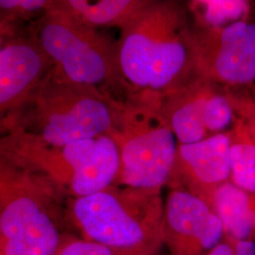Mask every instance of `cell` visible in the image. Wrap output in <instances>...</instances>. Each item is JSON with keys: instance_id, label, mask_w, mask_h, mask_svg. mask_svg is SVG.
Wrapping results in <instances>:
<instances>
[{"instance_id": "2", "label": "cell", "mask_w": 255, "mask_h": 255, "mask_svg": "<svg viewBox=\"0 0 255 255\" xmlns=\"http://www.w3.org/2000/svg\"><path fill=\"white\" fill-rule=\"evenodd\" d=\"M189 32L188 9L174 1H148L121 28L119 68L132 93L164 99L191 80Z\"/></svg>"}, {"instance_id": "5", "label": "cell", "mask_w": 255, "mask_h": 255, "mask_svg": "<svg viewBox=\"0 0 255 255\" xmlns=\"http://www.w3.org/2000/svg\"><path fill=\"white\" fill-rule=\"evenodd\" d=\"M162 98L137 95L124 103L118 129L120 167L117 183L128 188L161 191L172 177L177 148Z\"/></svg>"}, {"instance_id": "17", "label": "cell", "mask_w": 255, "mask_h": 255, "mask_svg": "<svg viewBox=\"0 0 255 255\" xmlns=\"http://www.w3.org/2000/svg\"><path fill=\"white\" fill-rule=\"evenodd\" d=\"M235 116L241 119L255 143V94L244 87H224Z\"/></svg>"}, {"instance_id": "18", "label": "cell", "mask_w": 255, "mask_h": 255, "mask_svg": "<svg viewBox=\"0 0 255 255\" xmlns=\"http://www.w3.org/2000/svg\"><path fill=\"white\" fill-rule=\"evenodd\" d=\"M54 0H0V13L13 19L43 15Z\"/></svg>"}, {"instance_id": "8", "label": "cell", "mask_w": 255, "mask_h": 255, "mask_svg": "<svg viewBox=\"0 0 255 255\" xmlns=\"http://www.w3.org/2000/svg\"><path fill=\"white\" fill-rule=\"evenodd\" d=\"M164 115L180 144H191L222 132L235 114L224 88L194 76L163 100Z\"/></svg>"}, {"instance_id": "13", "label": "cell", "mask_w": 255, "mask_h": 255, "mask_svg": "<svg viewBox=\"0 0 255 255\" xmlns=\"http://www.w3.org/2000/svg\"><path fill=\"white\" fill-rule=\"evenodd\" d=\"M204 201L220 220L224 239L255 241V194L229 180L212 190Z\"/></svg>"}, {"instance_id": "15", "label": "cell", "mask_w": 255, "mask_h": 255, "mask_svg": "<svg viewBox=\"0 0 255 255\" xmlns=\"http://www.w3.org/2000/svg\"><path fill=\"white\" fill-rule=\"evenodd\" d=\"M230 133V181L255 194V143L245 123L235 116Z\"/></svg>"}, {"instance_id": "19", "label": "cell", "mask_w": 255, "mask_h": 255, "mask_svg": "<svg viewBox=\"0 0 255 255\" xmlns=\"http://www.w3.org/2000/svg\"><path fill=\"white\" fill-rule=\"evenodd\" d=\"M58 255H117L107 247L90 240L75 241L64 248Z\"/></svg>"}, {"instance_id": "11", "label": "cell", "mask_w": 255, "mask_h": 255, "mask_svg": "<svg viewBox=\"0 0 255 255\" xmlns=\"http://www.w3.org/2000/svg\"><path fill=\"white\" fill-rule=\"evenodd\" d=\"M0 213L5 255H53L59 244L54 223L39 201L25 192H10Z\"/></svg>"}, {"instance_id": "10", "label": "cell", "mask_w": 255, "mask_h": 255, "mask_svg": "<svg viewBox=\"0 0 255 255\" xmlns=\"http://www.w3.org/2000/svg\"><path fill=\"white\" fill-rule=\"evenodd\" d=\"M224 239L209 204L186 188L169 192L164 207V244L171 255H207Z\"/></svg>"}, {"instance_id": "1", "label": "cell", "mask_w": 255, "mask_h": 255, "mask_svg": "<svg viewBox=\"0 0 255 255\" xmlns=\"http://www.w3.org/2000/svg\"><path fill=\"white\" fill-rule=\"evenodd\" d=\"M124 103L97 87L59 80L50 70L0 135V149L22 152L57 148L113 134Z\"/></svg>"}, {"instance_id": "21", "label": "cell", "mask_w": 255, "mask_h": 255, "mask_svg": "<svg viewBox=\"0 0 255 255\" xmlns=\"http://www.w3.org/2000/svg\"><path fill=\"white\" fill-rule=\"evenodd\" d=\"M207 255H236L234 248L227 240L223 239Z\"/></svg>"}, {"instance_id": "3", "label": "cell", "mask_w": 255, "mask_h": 255, "mask_svg": "<svg viewBox=\"0 0 255 255\" xmlns=\"http://www.w3.org/2000/svg\"><path fill=\"white\" fill-rule=\"evenodd\" d=\"M32 31L52 64L55 78L97 87L114 98L119 92L131 97L120 72L117 43L83 23L62 0L53 1Z\"/></svg>"}, {"instance_id": "20", "label": "cell", "mask_w": 255, "mask_h": 255, "mask_svg": "<svg viewBox=\"0 0 255 255\" xmlns=\"http://www.w3.org/2000/svg\"><path fill=\"white\" fill-rule=\"evenodd\" d=\"M15 19L0 13V48L5 45L10 38L18 33Z\"/></svg>"}, {"instance_id": "16", "label": "cell", "mask_w": 255, "mask_h": 255, "mask_svg": "<svg viewBox=\"0 0 255 255\" xmlns=\"http://www.w3.org/2000/svg\"><path fill=\"white\" fill-rule=\"evenodd\" d=\"M199 27L217 28L246 21L251 4L243 0H198L187 5Z\"/></svg>"}, {"instance_id": "12", "label": "cell", "mask_w": 255, "mask_h": 255, "mask_svg": "<svg viewBox=\"0 0 255 255\" xmlns=\"http://www.w3.org/2000/svg\"><path fill=\"white\" fill-rule=\"evenodd\" d=\"M175 170L187 190L205 200L212 190L230 180V133L219 132L177 148ZM173 171V172H174Z\"/></svg>"}, {"instance_id": "9", "label": "cell", "mask_w": 255, "mask_h": 255, "mask_svg": "<svg viewBox=\"0 0 255 255\" xmlns=\"http://www.w3.org/2000/svg\"><path fill=\"white\" fill-rule=\"evenodd\" d=\"M51 69L33 31L17 33L0 48V135Z\"/></svg>"}, {"instance_id": "4", "label": "cell", "mask_w": 255, "mask_h": 255, "mask_svg": "<svg viewBox=\"0 0 255 255\" xmlns=\"http://www.w3.org/2000/svg\"><path fill=\"white\" fill-rule=\"evenodd\" d=\"M75 219L90 241L117 255H156L164 245L160 191L128 188L77 198Z\"/></svg>"}, {"instance_id": "14", "label": "cell", "mask_w": 255, "mask_h": 255, "mask_svg": "<svg viewBox=\"0 0 255 255\" xmlns=\"http://www.w3.org/2000/svg\"><path fill=\"white\" fill-rule=\"evenodd\" d=\"M64 6L83 23L95 28L125 27L147 0H62Z\"/></svg>"}, {"instance_id": "7", "label": "cell", "mask_w": 255, "mask_h": 255, "mask_svg": "<svg viewBox=\"0 0 255 255\" xmlns=\"http://www.w3.org/2000/svg\"><path fill=\"white\" fill-rule=\"evenodd\" d=\"M18 160L47 164L62 170L70 191L77 198L106 190L117 181L120 154L111 134L87 138L57 148L9 153Z\"/></svg>"}, {"instance_id": "6", "label": "cell", "mask_w": 255, "mask_h": 255, "mask_svg": "<svg viewBox=\"0 0 255 255\" xmlns=\"http://www.w3.org/2000/svg\"><path fill=\"white\" fill-rule=\"evenodd\" d=\"M194 73L224 87L255 81V23L238 21L217 28L190 27Z\"/></svg>"}]
</instances>
